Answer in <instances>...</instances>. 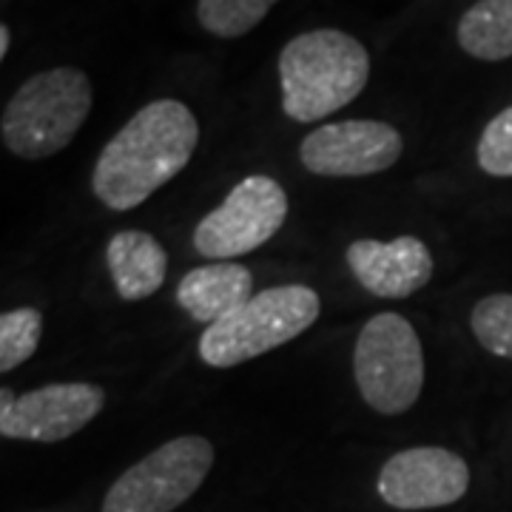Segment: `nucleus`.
Segmentation results:
<instances>
[{
    "instance_id": "obj_6",
    "label": "nucleus",
    "mask_w": 512,
    "mask_h": 512,
    "mask_svg": "<svg viewBox=\"0 0 512 512\" xmlns=\"http://www.w3.org/2000/svg\"><path fill=\"white\" fill-rule=\"evenodd\" d=\"M214 464V447L202 436L165 441L131 464L111 484L103 512H171L202 487Z\"/></svg>"
},
{
    "instance_id": "obj_4",
    "label": "nucleus",
    "mask_w": 512,
    "mask_h": 512,
    "mask_svg": "<svg viewBox=\"0 0 512 512\" xmlns=\"http://www.w3.org/2000/svg\"><path fill=\"white\" fill-rule=\"evenodd\" d=\"M319 311V293L308 285L268 288L202 330L200 359L208 367L242 365L305 333L319 319Z\"/></svg>"
},
{
    "instance_id": "obj_7",
    "label": "nucleus",
    "mask_w": 512,
    "mask_h": 512,
    "mask_svg": "<svg viewBox=\"0 0 512 512\" xmlns=\"http://www.w3.org/2000/svg\"><path fill=\"white\" fill-rule=\"evenodd\" d=\"M288 217L285 188L271 177H245L231 188L220 208L205 214L194 231L197 254L208 259H237L262 248Z\"/></svg>"
},
{
    "instance_id": "obj_12",
    "label": "nucleus",
    "mask_w": 512,
    "mask_h": 512,
    "mask_svg": "<svg viewBox=\"0 0 512 512\" xmlns=\"http://www.w3.org/2000/svg\"><path fill=\"white\" fill-rule=\"evenodd\" d=\"M254 296V274L239 262L194 268L177 285V302L194 322L214 325L239 311Z\"/></svg>"
},
{
    "instance_id": "obj_16",
    "label": "nucleus",
    "mask_w": 512,
    "mask_h": 512,
    "mask_svg": "<svg viewBox=\"0 0 512 512\" xmlns=\"http://www.w3.org/2000/svg\"><path fill=\"white\" fill-rule=\"evenodd\" d=\"M43 316L37 308H15L0 316V370L20 367L40 345Z\"/></svg>"
},
{
    "instance_id": "obj_13",
    "label": "nucleus",
    "mask_w": 512,
    "mask_h": 512,
    "mask_svg": "<svg viewBox=\"0 0 512 512\" xmlns=\"http://www.w3.org/2000/svg\"><path fill=\"white\" fill-rule=\"evenodd\" d=\"M106 262L114 288L126 302L148 299L151 293L160 291L168 274V256L163 245L146 231L114 234L106 245Z\"/></svg>"
},
{
    "instance_id": "obj_17",
    "label": "nucleus",
    "mask_w": 512,
    "mask_h": 512,
    "mask_svg": "<svg viewBox=\"0 0 512 512\" xmlns=\"http://www.w3.org/2000/svg\"><path fill=\"white\" fill-rule=\"evenodd\" d=\"M470 325L481 348L501 359H512V293L481 299L470 313Z\"/></svg>"
},
{
    "instance_id": "obj_5",
    "label": "nucleus",
    "mask_w": 512,
    "mask_h": 512,
    "mask_svg": "<svg viewBox=\"0 0 512 512\" xmlns=\"http://www.w3.org/2000/svg\"><path fill=\"white\" fill-rule=\"evenodd\" d=\"M359 393L384 416H399L419 402L424 387V350L416 328L399 313L367 319L353 348Z\"/></svg>"
},
{
    "instance_id": "obj_8",
    "label": "nucleus",
    "mask_w": 512,
    "mask_h": 512,
    "mask_svg": "<svg viewBox=\"0 0 512 512\" xmlns=\"http://www.w3.org/2000/svg\"><path fill=\"white\" fill-rule=\"evenodd\" d=\"M106 393L97 384H46L15 396L0 390V436L23 441H63L80 433L103 410Z\"/></svg>"
},
{
    "instance_id": "obj_15",
    "label": "nucleus",
    "mask_w": 512,
    "mask_h": 512,
    "mask_svg": "<svg viewBox=\"0 0 512 512\" xmlns=\"http://www.w3.org/2000/svg\"><path fill=\"white\" fill-rule=\"evenodd\" d=\"M279 0H200L197 3V20L205 32L225 37L248 35L262 18L274 9Z\"/></svg>"
},
{
    "instance_id": "obj_3",
    "label": "nucleus",
    "mask_w": 512,
    "mask_h": 512,
    "mask_svg": "<svg viewBox=\"0 0 512 512\" xmlns=\"http://www.w3.org/2000/svg\"><path fill=\"white\" fill-rule=\"evenodd\" d=\"M92 111V83L80 69H49L20 86L0 120L3 146L23 160H46L69 146Z\"/></svg>"
},
{
    "instance_id": "obj_10",
    "label": "nucleus",
    "mask_w": 512,
    "mask_h": 512,
    "mask_svg": "<svg viewBox=\"0 0 512 512\" xmlns=\"http://www.w3.org/2000/svg\"><path fill=\"white\" fill-rule=\"evenodd\" d=\"M470 467L444 447H413L387 458L376 481L384 504L393 510H433L464 498Z\"/></svg>"
},
{
    "instance_id": "obj_18",
    "label": "nucleus",
    "mask_w": 512,
    "mask_h": 512,
    "mask_svg": "<svg viewBox=\"0 0 512 512\" xmlns=\"http://www.w3.org/2000/svg\"><path fill=\"white\" fill-rule=\"evenodd\" d=\"M476 154L481 171L490 177H512V106L487 123Z\"/></svg>"
},
{
    "instance_id": "obj_11",
    "label": "nucleus",
    "mask_w": 512,
    "mask_h": 512,
    "mask_svg": "<svg viewBox=\"0 0 512 512\" xmlns=\"http://www.w3.org/2000/svg\"><path fill=\"white\" fill-rule=\"evenodd\" d=\"M348 265L359 285L382 299L413 296L433 276V256L419 237L356 239L348 248Z\"/></svg>"
},
{
    "instance_id": "obj_2",
    "label": "nucleus",
    "mask_w": 512,
    "mask_h": 512,
    "mask_svg": "<svg viewBox=\"0 0 512 512\" xmlns=\"http://www.w3.org/2000/svg\"><path fill=\"white\" fill-rule=\"evenodd\" d=\"M370 77L367 49L339 29L293 37L279 55L282 109L296 123H316L353 103Z\"/></svg>"
},
{
    "instance_id": "obj_9",
    "label": "nucleus",
    "mask_w": 512,
    "mask_h": 512,
    "mask_svg": "<svg viewBox=\"0 0 512 512\" xmlns=\"http://www.w3.org/2000/svg\"><path fill=\"white\" fill-rule=\"evenodd\" d=\"M402 148V134L382 120H342L311 131L299 160L319 177H367L399 163Z\"/></svg>"
},
{
    "instance_id": "obj_1",
    "label": "nucleus",
    "mask_w": 512,
    "mask_h": 512,
    "mask_svg": "<svg viewBox=\"0 0 512 512\" xmlns=\"http://www.w3.org/2000/svg\"><path fill=\"white\" fill-rule=\"evenodd\" d=\"M200 126L180 100H154L140 109L103 148L94 165V197L111 211H131L194 157Z\"/></svg>"
},
{
    "instance_id": "obj_19",
    "label": "nucleus",
    "mask_w": 512,
    "mask_h": 512,
    "mask_svg": "<svg viewBox=\"0 0 512 512\" xmlns=\"http://www.w3.org/2000/svg\"><path fill=\"white\" fill-rule=\"evenodd\" d=\"M9 55V26H0V57Z\"/></svg>"
},
{
    "instance_id": "obj_14",
    "label": "nucleus",
    "mask_w": 512,
    "mask_h": 512,
    "mask_svg": "<svg viewBox=\"0 0 512 512\" xmlns=\"http://www.w3.org/2000/svg\"><path fill=\"white\" fill-rule=\"evenodd\" d=\"M458 46L478 60L512 57V0H478L458 23Z\"/></svg>"
}]
</instances>
